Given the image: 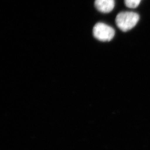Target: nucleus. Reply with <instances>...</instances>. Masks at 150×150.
Masks as SVG:
<instances>
[{"instance_id": "7ed1b4c3", "label": "nucleus", "mask_w": 150, "mask_h": 150, "mask_svg": "<svg viewBox=\"0 0 150 150\" xmlns=\"http://www.w3.org/2000/svg\"><path fill=\"white\" fill-rule=\"evenodd\" d=\"M115 0H95V6L97 10L102 13H109L115 7Z\"/></svg>"}, {"instance_id": "20e7f679", "label": "nucleus", "mask_w": 150, "mask_h": 150, "mask_svg": "<svg viewBox=\"0 0 150 150\" xmlns=\"http://www.w3.org/2000/svg\"><path fill=\"white\" fill-rule=\"evenodd\" d=\"M141 0H125V5L131 8H135L138 7Z\"/></svg>"}, {"instance_id": "f03ea898", "label": "nucleus", "mask_w": 150, "mask_h": 150, "mask_svg": "<svg viewBox=\"0 0 150 150\" xmlns=\"http://www.w3.org/2000/svg\"><path fill=\"white\" fill-rule=\"evenodd\" d=\"M115 34V31L112 27L104 23H97L93 28V36L97 40L103 42L111 41Z\"/></svg>"}, {"instance_id": "f257e3e1", "label": "nucleus", "mask_w": 150, "mask_h": 150, "mask_svg": "<svg viewBox=\"0 0 150 150\" xmlns=\"http://www.w3.org/2000/svg\"><path fill=\"white\" fill-rule=\"evenodd\" d=\"M139 15L134 12H121L116 16L117 26L123 32L130 30L136 26L139 21Z\"/></svg>"}]
</instances>
